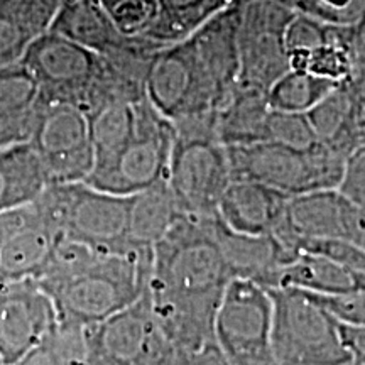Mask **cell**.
I'll list each match as a JSON object with an SVG mask.
<instances>
[{"mask_svg": "<svg viewBox=\"0 0 365 365\" xmlns=\"http://www.w3.org/2000/svg\"><path fill=\"white\" fill-rule=\"evenodd\" d=\"M239 85L264 91L291 70L284 33L298 12L277 0H240Z\"/></svg>", "mask_w": 365, "mask_h": 365, "instance_id": "cell-11", "label": "cell"}, {"mask_svg": "<svg viewBox=\"0 0 365 365\" xmlns=\"http://www.w3.org/2000/svg\"><path fill=\"white\" fill-rule=\"evenodd\" d=\"M272 296L266 286L230 279L215 317V340L230 365H276L272 355Z\"/></svg>", "mask_w": 365, "mask_h": 365, "instance_id": "cell-8", "label": "cell"}, {"mask_svg": "<svg viewBox=\"0 0 365 365\" xmlns=\"http://www.w3.org/2000/svg\"><path fill=\"white\" fill-rule=\"evenodd\" d=\"M130 196L80 182H49L33 203L39 220L56 235H68L103 250H124Z\"/></svg>", "mask_w": 365, "mask_h": 365, "instance_id": "cell-4", "label": "cell"}, {"mask_svg": "<svg viewBox=\"0 0 365 365\" xmlns=\"http://www.w3.org/2000/svg\"><path fill=\"white\" fill-rule=\"evenodd\" d=\"M12 365H90L85 327L59 323L48 340Z\"/></svg>", "mask_w": 365, "mask_h": 365, "instance_id": "cell-28", "label": "cell"}, {"mask_svg": "<svg viewBox=\"0 0 365 365\" xmlns=\"http://www.w3.org/2000/svg\"><path fill=\"white\" fill-rule=\"evenodd\" d=\"M335 86L333 81L308 71L289 70L269 88L267 102L272 110L308 113Z\"/></svg>", "mask_w": 365, "mask_h": 365, "instance_id": "cell-27", "label": "cell"}, {"mask_svg": "<svg viewBox=\"0 0 365 365\" xmlns=\"http://www.w3.org/2000/svg\"><path fill=\"white\" fill-rule=\"evenodd\" d=\"M29 34L9 14L0 16V68L19 63L31 44Z\"/></svg>", "mask_w": 365, "mask_h": 365, "instance_id": "cell-37", "label": "cell"}, {"mask_svg": "<svg viewBox=\"0 0 365 365\" xmlns=\"http://www.w3.org/2000/svg\"><path fill=\"white\" fill-rule=\"evenodd\" d=\"M227 153L232 181L261 182L289 198L313 191L340 188L349 163L322 143L308 149L259 143L227 148Z\"/></svg>", "mask_w": 365, "mask_h": 365, "instance_id": "cell-5", "label": "cell"}, {"mask_svg": "<svg viewBox=\"0 0 365 365\" xmlns=\"http://www.w3.org/2000/svg\"><path fill=\"white\" fill-rule=\"evenodd\" d=\"M217 215L182 213L153 247L148 296L164 327L193 331L215 325L218 303L230 281L215 239Z\"/></svg>", "mask_w": 365, "mask_h": 365, "instance_id": "cell-1", "label": "cell"}, {"mask_svg": "<svg viewBox=\"0 0 365 365\" xmlns=\"http://www.w3.org/2000/svg\"><path fill=\"white\" fill-rule=\"evenodd\" d=\"M272 287H294L309 294H336L357 289L340 264L322 254L299 250L276 274Z\"/></svg>", "mask_w": 365, "mask_h": 365, "instance_id": "cell-24", "label": "cell"}, {"mask_svg": "<svg viewBox=\"0 0 365 365\" xmlns=\"http://www.w3.org/2000/svg\"><path fill=\"white\" fill-rule=\"evenodd\" d=\"M86 118L95 150V164L112 159L134 137V105L108 103L86 112Z\"/></svg>", "mask_w": 365, "mask_h": 365, "instance_id": "cell-25", "label": "cell"}, {"mask_svg": "<svg viewBox=\"0 0 365 365\" xmlns=\"http://www.w3.org/2000/svg\"><path fill=\"white\" fill-rule=\"evenodd\" d=\"M170 365H230L217 340L208 341L195 349L175 350Z\"/></svg>", "mask_w": 365, "mask_h": 365, "instance_id": "cell-39", "label": "cell"}, {"mask_svg": "<svg viewBox=\"0 0 365 365\" xmlns=\"http://www.w3.org/2000/svg\"><path fill=\"white\" fill-rule=\"evenodd\" d=\"M269 113L267 91L237 85L217 110L218 137L227 148L266 143Z\"/></svg>", "mask_w": 365, "mask_h": 365, "instance_id": "cell-19", "label": "cell"}, {"mask_svg": "<svg viewBox=\"0 0 365 365\" xmlns=\"http://www.w3.org/2000/svg\"><path fill=\"white\" fill-rule=\"evenodd\" d=\"M153 247L130 245L98 257L70 279L41 284L51 296L59 323L91 327L129 308L148 293Z\"/></svg>", "mask_w": 365, "mask_h": 365, "instance_id": "cell-2", "label": "cell"}, {"mask_svg": "<svg viewBox=\"0 0 365 365\" xmlns=\"http://www.w3.org/2000/svg\"><path fill=\"white\" fill-rule=\"evenodd\" d=\"M135 132L130 143L108 161L95 164L86 185L107 193L132 196L166 180L175 125L148 97L134 103Z\"/></svg>", "mask_w": 365, "mask_h": 365, "instance_id": "cell-7", "label": "cell"}, {"mask_svg": "<svg viewBox=\"0 0 365 365\" xmlns=\"http://www.w3.org/2000/svg\"><path fill=\"white\" fill-rule=\"evenodd\" d=\"M90 365H170L173 346L154 318L149 296L97 325L85 327Z\"/></svg>", "mask_w": 365, "mask_h": 365, "instance_id": "cell-10", "label": "cell"}, {"mask_svg": "<svg viewBox=\"0 0 365 365\" xmlns=\"http://www.w3.org/2000/svg\"><path fill=\"white\" fill-rule=\"evenodd\" d=\"M48 185L43 164L29 144L0 150V213L29 207Z\"/></svg>", "mask_w": 365, "mask_h": 365, "instance_id": "cell-20", "label": "cell"}, {"mask_svg": "<svg viewBox=\"0 0 365 365\" xmlns=\"http://www.w3.org/2000/svg\"><path fill=\"white\" fill-rule=\"evenodd\" d=\"M0 365H4V362H2V359H0Z\"/></svg>", "mask_w": 365, "mask_h": 365, "instance_id": "cell-45", "label": "cell"}, {"mask_svg": "<svg viewBox=\"0 0 365 365\" xmlns=\"http://www.w3.org/2000/svg\"><path fill=\"white\" fill-rule=\"evenodd\" d=\"M340 331L352 365H365V327L340 325Z\"/></svg>", "mask_w": 365, "mask_h": 365, "instance_id": "cell-41", "label": "cell"}, {"mask_svg": "<svg viewBox=\"0 0 365 365\" xmlns=\"http://www.w3.org/2000/svg\"><path fill=\"white\" fill-rule=\"evenodd\" d=\"M9 4H11V0H0V16H2V14H7Z\"/></svg>", "mask_w": 365, "mask_h": 365, "instance_id": "cell-43", "label": "cell"}, {"mask_svg": "<svg viewBox=\"0 0 365 365\" xmlns=\"http://www.w3.org/2000/svg\"><path fill=\"white\" fill-rule=\"evenodd\" d=\"M328 39V24L304 14H296L284 33V46L287 53L312 51L325 44Z\"/></svg>", "mask_w": 365, "mask_h": 365, "instance_id": "cell-36", "label": "cell"}, {"mask_svg": "<svg viewBox=\"0 0 365 365\" xmlns=\"http://www.w3.org/2000/svg\"><path fill=\"white\" fill-rule=\"evenodd\" d=\"M282 227L296 240H344L365 249V207L339 188L289 198Z\"/></svg>", "mask_w": 365, "mask_h": 365, "instance_id": "cell-16", "label": "cell"}, {"mask_svg": "<svg viewBox=\"0 0 365 365\" xmlns=\"http://www.w3.org/2000/svg\"><path fill=\"white\" fill-rule=\"evenodd\" d=\"M38 100V85L21 61L0 68V112L29 113Z\"/></svg>", "mask_w": 365, "mask_h": 365, "instance_id": "cell-30", "label": "cell"}, {"mask_svg": "<svg viewBox=\"0 0 365 365\" xmlns=\"http://www.w3.org/2000/svg\"><path fill=\"white\" fill-rule=\"evenodd\" d=\"M49 31L97 54L107 53L124 38L97 0H65Z\"/></svg>", "mask_w": 365, "mask_h": 365, "instance_id": "cell-22", "label": "cell"}, {"mask_svg": "<svg viewBox=\"0 0 365 365\" xmlns=\"http://www.w3.org/2000/svg\"><path fill=\"white\" fill-rule=\"evenodd\" d=\"M215 239L227 264L230 279H249L272 287L279 269L296 257L271 235H247L234 232L215 218Z\"/></svg>", "mask_w": 365, "mask_h": 365, "instance_id": "cell-17", "label": "cell"}, {"mask_svg": "<svg viewBox=\"0 0 365 365\" xmlns=\"http://www.w3.org/2000/svg\"><path fill=\"white\" fill-rule=\"evenodd\" d=\"M65 0H11L7 14L31 38L48 33Z\"/></svg>", "mask_w": 365, "mask_h": 365, "instance_id": "cell-34", "label": "cell"}, {"mask_svg": "<svg viewBox=\"0 0 365 365\" xmlns=\"http://www.w3.org/2000/svg\"><path fill=\"white\" fill-rule=\"evenodd\" d=\"M289 196L247 180L230 181L218 217L228 228L247 235H271L284 222Z\"/></svg>", "mask_w": 365, "mask_h": 365, "instance_id": "cell-18", "label": "cell"}, {"mask_svg": "<svg viewBox=\"0 0 365 365\" xmlns=\"http://www.w3.org/2000/svg\"><path fill=\"white\" fill-rule=\"evenodd\" d=\"M145 97L171 122L217 112V100L200 76L182 43L166 46L154 56L145 80Z\"/></svg>", "mask_w": 365, "mask_h": 365, "instance_id": "cell-14", "label": "cell"}, {"mask_svg": "<svg viewBox=\"0 0 365 365\" xmlns=\"http://www.w3.org/2000/svg\"><path fill=\"white\" fill-rule=\"evenodd\" d=\"M173 144L166 181L185 215L213 217L232 181L227 145L218 137L217 112L173 122Z\"/></svg>", "mask_w": 365, "mask_h": 365, "instance_id": "cell-3", "label": "cell"}, {"mask_svg": "<svg viewBox=\"0 0 365 365\" xmlns=\"http://www.w3.org/2000/svg\"><path fill=\"white\" fill-rule=\"evenodd\" d=\"M182 212L166 180L130 196L127 240L137 247H154Z\"/></svg>", "mask_w": 365, "mask_h": 365, "instance_id": "cell-21", "label": "cell"}, {"mask_svg": "<svg viewBox=\"0 0 365 365\" xmlns=\"http://www.w3.org/2000/svg\"><path fill=\"white\" fill-rule=\"evenodd\" d=\"M56 234L36 213L34 220L17 230L0 247V284L12 281H38L48 262Z\"/></svg>", "mask_w": 365, "mask_h": 365, "instance_id": "cell-23", "label": "cell"}, {"mask_svg": "<svg viewBox=\"0 0 365 365\" xmlns=\"http://www.w3.org/2000/svg\"><path fill=\"white\" fill-rule=\"evenodd\" d=\"M240 11V0H232L185 39L196 70L215 97L218 108L239 85Z\"/></svg>", "mask_w": 365, "mask_h": 365, "instance_id": "cell-15", "label": "cell"}, {"mask_svg": "<svg viewBox=\"0 0 365 365\" xmlns=\"http://www.w3.org/2000/svg\"><path fill=\"white\" fill-rule=\"evenodd\" d=\"M272 296L276 365H352L340 323L312 296L294 287H267Z\"/></svg>", "mask_w": 365, "mask_h": 365, "instance_id": "cell-6", "label": "cell"}, {"mask_svg": "<svg viewBox=\"0 0 365 365\" xmlns=\"http://www.w3.org/2000/svg\"><path fill=\"white\" fill-rule=\"evenodd\" d=\"M59 327L51 296L34 279L0 284V359L12 365Z\"/></svg>", "mask_w": 365, "mask_h": 365, "instance_id": "cell-13", "label": "cell"}, {"mask_svg": "<svg viewBox=\"0 0 365 365\" xmlns=\"http://www.w3.org/2000/svg\"><path fill=\"white\" fill-rule=\"evenodd\" d=\"M21 63L38 85L39 102L70 103L83 110L100 56L48 31L31 41Z\"/></svg>", "mask_w": 365, "mask_h": 365, "instance_id": "cell-12", "label": "cell"}, {"mask_svg": "<svg viewBox=\"0 0 365 365\" xmlns=\"http://www.w3.org/2000/svg\"><path fill=\"white\" fill-rule=\"evenodd\" d=\"M266 143L289 145L296 149H308L318 143L307 113L272 110L267 117Z\"/></svg>", "mask_w": 365, "mask_h": 365, "instance_id": "cell-33", "label": "cell"}, {"mask_svg": "<svg viewBox=\"0 0 365 365\" xmlns=\"http://www.w3.org/2000/svg\"><path fill=\"white\" fill-rule=\"evenodd\" d=\"M359 31H360V36H362V39L365 43V12H364L362 19H360V22H359Z\"/></svg>", "mask_w": 365, "mask_h": 365, "instance_id": "cell-42", "label": "cell"}, {"mask_svg": "<svg viewBox=\"0 0 365 365\" xmlns=\"http://www.w3.org/2000/svg\"><path fill=\"white\" fill-rule=\"evenodd\" d=\"M34 117L36 107L29 113L0 112V150L19 144H29L34 129Z\"/></svg>", "mask_w": 365, "mask_h": 365, "instance_id": "cell-38", "label": "cell"}, {"mask_svg": "<svg viewBox=\"0 0 365 365\" xmlns=\"http://www.w3.org/2000/svg\"><path fill=\"white\" fill-rule=\"evenodd\" d=\"M294 12L304 14L330 26L359 24L365 12V0H277Z\"/></svg>", "mask_w": 365, "mask_h": 365, "instance_id": "cell-32", "label": "cell"}, {"mask_svg": "<svg viewBox=\"0 0 365 365\" xmlns=\"http://www.w3.org/2000/svg\"><path fill=\"white\" fill-rule=\"evenodd\" d=\"M309 294V293H308ZM325 308L340 325L365 327V289H352L336 294H309Z\"/></svg>", "mask_w": 365, "mask_h": 365, "instance_id": "cell-35", "label": "cell"}, {"mask_svg": "<svg viewBox=\"0 0 365 365\" xmlns=\"http://www.w3.org/2000/svg\"><path fill=\"white\" fill-rule=\"evenodd\" d=\"M355 95H357V85L354 81H345L336 85L322 102L314 105L307 113L318 143L330 144L340 134L352 113Z\"/></svg>", "mask_w": 365, "mask_h": 365, "instance_id": "cell-29", "label": "cell"}, {"mask_svg": "<svg viewBox=\"0 0 365 365\" xmlns=\"http://www.w3.org/2000/svg\"><path fill=\"white\" fill-rule=\"evenodd\" d=\"M355 81H360V83H362V85H364V88H365V76H362V78H360V80H355Z\"/></svg>", "mask_w": 365, "mask_h": 365, "instance_id": "cell-44", "label": "cell"}, {"mask_svg": "<svg viewBox=\"0 0 365 365\" xmlns=\"http://www.w3.org/2000/svg\"><path fill=\"white\" fill-rule=\"evenodd\" d=\"M158 6L156 21L143 36L161 46L182 43L212 17L208 0H158Z\"/></svg>", "mask_w": 365, "mask_h": 365, "instance_id": "cell-26", "label": "cell"}, {"mask_svg": "<svg viewBox=\"0 0 365 365\" xmlns=\"http://www.w3.org/2000/svg\"><path fill=\"white\" fill-rule=\"evenodd\" d=\"M339 190L349 198H352L354 202L365 207V148L349 159L344 181Z\"/></svg>", "mask_w": 365, "mask_h": 365, "instance_id": "cell-40", "label": "cell"}, {"mask_svg": "<svg viewBox=\"0 0 365 365\" xmlns=\"http://www.w3.org/2000/svg\"><path fill=\"white\" fill-rule=\"evenodd\" d=\"M29 145L43 164L49 182L86 181L95 166L88 118L70 103L36 105Z\"/></svg>", "mask_w": 365, "mask_h": 365, "instance_id": "cell-9", "label": "cell"}, {"mask_svg": "<svg viewBox=\"0 0 365 365\" xmlns=\"http://www.w3.org/2000/svg\"><path fill=\"white\" fill-rule=\"evenodd\" d=\"M112 24L124 36H143L156 21L158 0H97Z\"/></svg>", "mask_w": 365, "mask_h": 365, "instance_id": "cell-31", "label": "cell"}]
</instances>
